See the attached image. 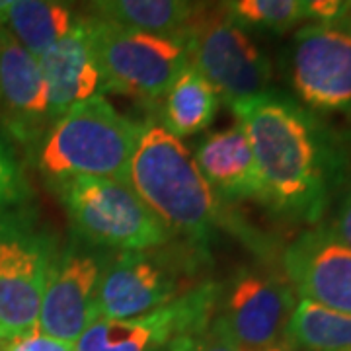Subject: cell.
<instances>
[{
    "instance_id": "cell-30",
    "label": "cell",
    "mask_w": 351,
    "mask_h": 351,
    "mask_svg": "<svg viewBox=\"0 0 351 351\" xmlns=\"http://www.w3.org/2000/svg\"><path fill=\"white\" fill-rule=\"evenodd\" d=\"M341 2H343V8H346L348 18H351V0H341Z\"/></svg>"
},
{
    "instance_id": "cell-13",
    "label": "cell",
    "mask_w": 351,
    "mask_h": 351,
    "mask_svg": "<svg viewBox=\"0 0 351 351\" xmlns=\"http://www.w3.org/2000/svg\"><path fill=\"white\" fill-rule=\"evenodd\" d=\"M289 285L301 299L351 314V246L328 225L306 228L283 252Z\"/></svg>"
},
{
    "instance_id": "cell-3",
    "label": "cell",
    "mask_w": 351,
    "mask_h": 351,
    "mask_svg": "<svg viewBox=\"0 0 351 351\" xmlns=\"http://www.w3.org/2000/svg\"><path fill=\"white\" fill-rule=\"evenodd\" d=\"M143 121L119 113L106 96L80 101L59 115L34 151L47 182L90 176L127 184Z\"/></svg>"
},
{
    "instance_id": "cell-20",
    "label": "cell",
    "mask_w": 351,
    "mask_h": 351,
    "mask_svg": "<svg viewBox=\"0 0 351 351\" xmlns=\"http://www.w3.org/2000/svg\"><path fill=\"white\" fill-rule=\"evenodd\" d=\"M283 339L302 351L350 350L351 314L299 299L291 313Z\"/></svg>"
},
{
    "instance_id": "cell-27",
    "label": "cell",
    "mask_w": 351,
    "mask_h": 351,
    "mask_svg": "<svg viewBox=\"0 0 351 351\" xmlns=\"http://www.w3.org/2000/svg\"><path fill=\"white\" fill-rule=\"evenodd\" d=\"M195 336H197V334H195ZM195 336H182V338L174 339L172 343H168V346L160 351H188L189 343H191V339L195 338Z\"/></svg>"
},
{
    "instance_id": "cell-17",
    "label": "cell",
    "mask_w": 351,
    "mask_h": 351,
    "mask_svg": "<svg viewBox=\"0 0 351 351\" xmlns=\"http://www.w3.org/2000/svg\"><path fill=\"white\" fill-rule=\"evenodd\" d=\"M221 98L213 86L188 64L160 101V123L174 137L188 138L213 123Z\"/></svg>"
},
{
    "instance_id": "cell-31",
    "label": "cell",
    "mask_w": 351,
    "mask_h": 351,
    "mask_svg": "<svg viewBox=\"0 0 351 351\" xmlns=\"http://www.w3.org/2000/svg\"><path fill=\"white\" fill-rule=\"evenodd\" d=\"M343 351H351V348H350V350H343Z\"/></svg>"
},
{
    "instance_id": "cell-19",
    "label": "cell",
    "mask_w": 351,
    "mask_h": 351,
    "mask_svg": "<svg viewBox=\"0 0 351 351\" xmlns=\"http://www.w3.org/2000/svg\"><path fill=\"white\" fill-rule=\"evenodd\" d=\"M94 16L152 34L176 36L188 29L199 0H92Z\"/></svg>"
},
{
    "instance_id": "cell-29",
    "label": "cell",
    "mask_w": 351,
    "mask_h": 351,
    "mask_svg": "<svg viewBox=\"0 0 351 351\" xmlns=\"http://www.w3.org/2000/svg\"><path fill=\"white\" fill-rule=\"evenodd\" d=\"M262 351H302L299 348H295V346H291L287 339H281V341H277L274 346H269V348H265Z\"/></svg>"
},
{
    "instance_id": "cell-12",
    "label": "cell",
    "mask_w": 351,
    "mask_h": 351,
    "mask_svg": "<svg viewBox=\"0 0 351 351\" xmlns=\"http://www.w3.org/2000/svg\"><path fill=\"white\" fill-rule=\"evenodd\" d=\"M219 304L240 350L262 351L285 338L297 295L276 274L242 269L221 289Z\"/></svg>"
},
{
    "instance_id": "cell-14",
    "label": "cell",
    "mask_w": 351,
    "mask_h": 351,
    "mask_svg": "<svg viewBox=\"0 0 351 351\" xmlns=\"http://www.w3.org/2000/svg\"><path fill=\"white\" fill-rule=\"evenodd\" d=\"M49 125V101L38 59L0 27V127L32 156Z\"/></svg>"
},
{
    "instance_id": "cell-32",
    "label": "cell",
    "mask_w": 351,
    "mask_h": 351,
    "mask_svg": "<svg viewBox=\"0 0 351 351\" xmlns=\"http://www.w3.org/2000/svg\"><path fill=\"white\" fill-rule=\"evenodd\" d=\"M88 2H92V0H88Z\"/></svg>"
},
{
    "instance_id": "cell-21",
    "label": "cell",
    "mask_w": 351,
    "mask_h": 351,
    "mask_svg": "<svg viewBox=\"0 0 351 351\" xmlns=\"http://www.w3.org/2000/svg\"><path fill=\"white\" fill-rule=\"evenodd\" d=\"M246 29L283 36L306 18L299 0H221L219 2Z\"/></svg>"
},
{
    "instance_id": "cell-4",
    "label": "cell",
    "mask_w": 351,
    "mask_h": 351,
    "mask_svg": "<svg viewBox=\"0 0 351 351\" xmlns=\"http://www.w3.org/2000/svg\"><path fill=\"white\" fill-rule=\"evenodd\" d=\"M207 254L184 240L149 250L115 252L101 276L96 318L125 320L151 314L193 289Z\"/></svg>"
},
{
    "instance_id": "cell-25",
    "label": "cell",
    "mask_w": 351,
    "mask_h": 351,
    "mask_svg": "<svg viewBox=\"0 0 351 351\" xmlns=\"http://www.w3.org/2000/svg\"><path fill=\"white\" fill-rule=\"evenodd\" d=\"M2 351H75V343H66L61 339L34 332L25 338L10 339Z\"/></svg>"
},
{
    "instance_id": "cell-11",
    "label": "cell",
    "mask_w": 351,
    "mask_h": 351,
    "mask_svg": "<svg viewBox=\"0 0 351 351\" xmlns=\"http://www.w3.org/2000/svg\"><path fill=\"white\" fill-rule=\"evenodd\" d=\"M221 285L201 281L182 297L137 318H96L76 339L75 351H160L182 336H195L219 311Z\"/></svg>"
},
{
    "instance_id": "cell-23",
    "label": "cell",
    "mask_w": 351,
    "mask_h": 351,
    "mask_svg": "<svg viewBox=\"0 0 351 351\" xmlns=\"http://www.w3.org/2000/svg\"><path fill=\"white\" fill-rule=\"evenodd\" d=\"M188 351H242L239 341L234 339L230 328L226 324L225 316L215 313L211 322L191 339Z\"/></svg>"
},
{
    "instance_id": "cell-9",
    "label": "cell",
    "mask_w": 351,
    "mask_h": 351,
    "mask_svg": "<svg viewBox=\"0 0 351 351\" xmlns=\"http://www.w3.org/2000/svg\"><path fill=\"white\" fill-rule=\"evenodd\" d=\"M285 75L311 112L351 115V18L301 25L285 51Z\"/></svg>"
},
{
    "instance_id": "cell-8",
    "label": "cell",
    "mask_w": 351,
    "mask_h": 351,
    "mask_svg": "<svg viewBox=\"0 0 351 351\" xmlns=\"http://www.w3.org/2000/svg\"><path fill=\"white\" fill-rule=\"evenodd\" d=\"M189 64L228 104L254 98L271 88L274 69L250 29L240 25L221 4H201L188 25Z\"/></svg>"
},
{
    "instance_id": "cell-10",
    "label": "cell",
    "mask_w": 351,
    "mask_h": 351,
    "mask_svg": "<svg viewBox=\"0 0 351 351\" xmlns=\"http://www.w3.org/2000/svg\"><path fill=\"white\" fill-rule=\"evenodd\" d=\"M113 254L71 230L51 260L39 308V334L76 343L96 320V295Z\"/></svg>"
},
{
    "instance_id": "cell-6",
    "label": "cell",
    "mask_w": 351,
    "mask_h": 351,
    "mask_svg": "<svg viewBox=\"0 0 351 351\" xmlns=\"http://www.w3.org/2000/svg\"><path fill=\"white\" fill-rule=\"evenodd\" d=\"M69 215L71 230L112 252L149 250L174 239L129 184L75 176L49 182Z\"/></svg>"
},
{
    "instance_id": "cell-1",
    "label": "cell",
    "mask_w": 351,
    "mask_h": 351,
    "mask_svg": "<svg viewBox=\"0 0 351 351\" xmlns=\"http://www.w3.org/2000/svg\"><path fill=\"white\" fill-rule=\"evenodd\" d=\"M230 110L250 141L263 205L316 225L346 174L338 137L297 98L274 88L232 104Z\"/></svg>"
},
{
    "instance_id": "cell-26",
    "label": "cell",
    "mask_w": 351,
    "mask_h": 351,
    "mask_svg": "<svg viewBox=\"0 0 351 351\" xmlns=\"http://www.w3.org/2000/svg\"><path fill=\"white\" fill-rule=\"evenodd\" d=\"M332 228V232L338 237L341 242H346L348 246H351V184L346 195L341 197L338 207V213L334 219V225H328Z\"/></svg>"
},
{
    "instance_id": "cell-28",
    "label": "cell",
    "mask_w": 351,
    "mask_h": 351,
    "mask_svg": "<svg viewBox=\"0 0 351 351\" xmlns=\"http://www.w3.org/2000/svg\"><path fill=\"white\" fill-rule=\"evenodd\" d=\"M16 2H18V0H0V27H4L6 16H8L10 8H12Z\"/></svg>"
},
{
    "instance_id": "cell-22",
    "label": "cell",
    "mask_w": 351,
    "mask_h": 351,
    "mask_svg": "<svg viewBox=\"0 0 351 351\" xmlns=\"http://www.w3.org/2000/svg\"><path fill=\"white\" fill-rule=\"evenodd\" d=\"M32 199V188L24 166L14 151L10 137L0 127V203H22Z\"/></svg>"
},
{
    "instance_id": "cell-16",
    "label": "cell",
    "mask_w": 351,
    "mask_h": 351,
    "mask_svg": "<svg viewBox=\"0 0 351 351\" xmlns=\"http://www.w3.org/2000/svg\"><path fill=\"white\" fill-rule=\"evenodd\" d=\"M193 158L203 178L221 199L263 203L258 164L250 141L239 123L201 138Z\"/></svg>"
},
{
    "instance_id": "cell-7",
    "label": "cell",
    "mask_w": 351,
    "mask_h": 351,
    "mask_svg": "<svg viewBox=\"0 0 351 351\" xmlns=\"http://www.w3.org/2000/svg\"><path fill=\"white\" fill-rule=\"evenodd\" d=\"M88 34L108 92L160 104L189 64L188 29L166 36L88 16Z\"/></svg>"
},
{
    "instance_id": "cell-15",
    "label": "cell",
    "mask_w": 351,
    "mask_h": 351,
    "mask_svg": "<svg viewBox=\"0 0 351 351\" xmlns=\"http://www.w3.org/2000/svg\"><path fill=\"white\" fill-rule=\"evenodd\" d=\"M38 63L47 90L51 123L76 104L108 92L84 16L64 38L39 55Z\"/></svg>"
},
{
    "instance_id": "cell-18",
    "label": "cell",
    "mask_w": 351,
    "mask_h": 351,
    "mask_svg": "<svg viewBox=\"0 0 351 351\" xmlns=\"http://www.w3.org/2000/svg\"><path fill=\"white\" fill-rule=\"evenodd\" d=\"M80 18L76 0H18L6 16L4 27L38 59L64 38Z\"/></svg>"
},
{
    "instance_id": "cell-2",
    "label": "cell",
    "mask_w": 351,
    "mask_h": 351,
    "mask_svg": "<svg viewBox=\"0 0 351 351\" xmlns=\"http://www.w3.org/2000/svg\"><path fill=\"white\" fill-rule=\"evenodd\" d=\"M127 184L174 239L205 254L215 230L232 228L234 221L199 172L191 151L158 119L143 121Z\"/></svg>"
},
{
    "instance_id": "cell-24",
    "label": "cell",
    "mask_w": 351,
    "mask_h": 351,
    "mask_svg": "<svg viewBox=\"0 0 351 351\" xmlns=\"http://www.w3.org/2000/svg\"><path fill=\"white\" fill-rule=\"evenodd\" d=\"M304 18L311 22H338L348 18L341 0H299Z\"/></svg>"
},
{
    "instance_id": "cell-5",
    "label": "cell",
    "mask_w": 351,
    "mask_h": 351,
    "mask_svg": "<svg viewBox=\"0 0 351 351\" xmlns=\"http://www.w3.org/2000/svg\"><path fill=\"white\" fill-rule=\"evenodd\" d=\"M57 246L29 201L0 203V339L38 332L43 287Z\"/></svg>"
}]
</instances>
